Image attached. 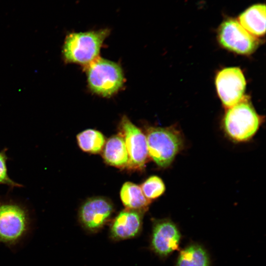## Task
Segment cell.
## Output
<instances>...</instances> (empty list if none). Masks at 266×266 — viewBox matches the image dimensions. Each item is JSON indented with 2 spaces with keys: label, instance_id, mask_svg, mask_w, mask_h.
Here are the masks:
<instances>
[{
  "label": "cell",
  "instance_id": "obj_1",
  "mask_svg": "<svg viewBox=\"0 0 266 266\" xmlns=\"http://www.w3.org/2000/svg\"><path fill=\"white\" fill-rule=\"evenodd\" d=\"M109 33V29H104L68 34L62 50L65 62L88 66L98 58L101 46Z\"/></svg>",
  "mask_w": 266,
  "mask_h": 266
},
{
  "label": "cell",
  "instance_id": "obj_2",
  "mask_svg": "<svg viewBox=\"0 0 266 266\" xmlns=\"http://www.w3.org/2000/svg\"><path fill=\"white\" fill-rule=\"evenodd\" d=\"M262 119L246 98L228 108L223 120L227 135L233 141L245 142L251 139L258 131Z\"/></svg>",
  "mask_w": 266,
  "mask_h": 266
},
{
  "label": "cell",
  "instance_id": "obj_3",
  "mask_svg": "<svg viewBox=\"0 0 266 266\" xmlns=\"http://www.w3.org/2000/svg\"><path fill=\"white\" fill-rule=\"evenodd\" d=\"M145 135L148 156L161 167L170 166L183 147L182 134L172 127H151L147 129Z\"/></svg>",
  "mask_w": 266,
  "mask_h": 266
},
{
  "label": "cell",
  "instance_id": "obj_4",
  "mask_svg": "<svg viewBox=\"0 0 266 266\" xmlns=\"http://www.w3.org/2000/svg\"><path fill=\"white\" fill-rule=\"evenodd\" d=\"M87 66L88 84L93 92L104 97L110 96L123 85V71L116 63L98 57Z\"/></svg>",
  "mask_w": 266,
  "mask_h": 266
},
{
  "label": "cell",
  "instance_id": "obj_5",
  "mask_svg": "<svg viewBox=\"0 0 266 266\" xmlns=\"http://www.w3.org/2000/svg\"><path fill=\"white\" fill-rule=\"evenodd\" d=\"M30 222L27 211L15 204L0 205V243L13 247L28 233Z\"/></svg>",
  "mask_w": 266,
  "mask_h": 266
},
{
  "label": "cell",
  "instance_id": "obj_6",
  "mask_svg": "<svg viewBox=\"0 0 266 266\" xmlns=\"http://www.w3.org/2000/svg\"><path fill=\"white\" fill-rule=\"evenodd\" d=\"M218 39L226 49L242 55L252 53L258 45V39L233 19H227L220 25Z\"/></svg>",
  "mask_w": 266,
  "mask_h": 266
},
{
  "label": "cell",
  "instance_id": "obj_7",
  "mask_svg": "<svg viewBox=\"0 0 266 266\" xmlns=\"http://www.w3.org/2000/svg\"><path fill=\"white\" fill-rule=\"evenodd\" d=\"M121 133L125 140L129 155L127 167L131 169H141L145 166L148 156L145 134L124 116L121 123Z\"/></svg>",
  "mask_w": 266,
  "mask_h": 266
},
{
  "label": "cell",
  "instance_id": "obj_8",
  "mask_svg": "<svg viewBox=\"0 0 266 266\" xmlns=\"http://www.w3.org/2000/svg\"><path fill=\"white\" fill-rule=\"evenodd\" d=\"M215 85L222 103L229 108L242 99L246 83L239 68L230 67L218 72L215 78Z\"/></svg>",
  "mask_w": 266,
  "mask_h": 266
},
{
  "label": "cell",
  "instance_id": "obj_9",
  "mask_svg": "<svg viewBox=\"0 0 266 266\" xmlns=\"http://www.w3.org/2000/svg\"><path fill=\"white\" fill-rule=\"evenodd\" d=\"M181 238L178 228L172 221L156 220L153 225L150 247L159 257L166 258L178 249Z\"/></svg>",
  "mask_w": 266,
  "mask_h": 266
},
{
  "label": "cell",
  "instance_id": "obj_10",
  "mask_svg": "<svg viewBox=\"0 0 266 266\" xmlns=\"http://www.w3.org/2000/svg\"><path fill=\"white\" fill-rule=\"evenodd\" d=\"M113 211V205L108 200L100 197L92 198L81 206L79 220L85 229L95 232L104 226Z\"/></svg>",
  "mask_w": 266,
  "mask_h": 266
},
{
  "label": "cell",
  "instance_id": "obj_11",
  "mask_svg": "<svg viewBox=\"0 0 266 266\" xmlns=\"http://www.w3.org/2000/svg\"><path fill=\"white\" fill-rule=\"evenodd\" d=\"M142 212L126 208L113 220L110 228L112 239L122 240L136 236L142 227Z\"/></svg>",
  "mask_w": 266,
  "mask_h": 266
},
{
  "label": "cell",
  "instance_id": "obj_12",
  "mask_svg": "<svg viewBox=\"0 0 266 266\" xmlns=\"http://www.w3.org/2000/svg\"><path fill=\"white\" fill-rule=\"evenodd\" d=\"M102 156L107 164L120 168L127 167L129 155L121 133L113 135L105 142Z\"/></svg>",
  "mask_w": 266,
  "mask_h": 266
},
{
  "label": "cell",
  "instance_id": "obj_13",
  "mask_svg": "<svg viewBox=\"0 0 266 266\" xmlns=\"http://www.w3.org/2000/svg\"><path fill=\"white\" fill-rule=\"evenodd\" d=\"M239 23L250 34L261 36L266 32V5H254L239 16Z\"/></svg>",
  "mask_w": 266,
  "mask_h": 266
},
{
  "label": "cell",
  "instance_id": "obj_14",
  "mask_svg": "<svg viewBox=\"0 0 266 266\" xmlns=\"http://www.w3.org/2000/svg\"><path fill=\"white\" fill-rule=\"evenodd\" d=\"M120 198L127 209L141 212L145 211L151 202L145 197L139 186L131 182L123 185Z\"/></svg>",
  "mask_w": 266,
  "mask_h": 266
},
{
  "label": "cell",
  "instance_id": "obj_15",
  "mask_svg": "<svg viewBox=\"0 0 266 266\" xmlns=\"http://www.w3.org/2000/svg\"><path fill=\"white\" fill-rule=\"evenodd\" d=\"M208 254L201 245L192 243L180 251L175 266H209Z\"/></svg>",
  "mask_w": 266,
  "mask_h": 266
},
{
  "label": "cell",
  "instance_id": "obj_16",
  "mask_svg": "<svg viewBox=\"0 0 266 266\" xmlns=\"http://www.w3.org/2000/svg\"><path fill=\"white\" fill-rule=\"evenodd\" d=\"M78 144L84 152L96 154L102 151L105 143L103 134L95 130L87 129L77 135Z\"/></svg>",
  "mask_w": 266,
  "mask_h": 266
},
{
  "label": "cell",
  "instance_id": "obj_17",
  "mask_svg": "<svg viewBox=\"0 0 266 266\" xmlns=\"http://www.w3.org/2000/svg\"><path fill=\"white\" fill-rule=\"evenodd\" d=\"M140 187L145 197L151 201L162 195L166 189L162 179L156 175L148 178Z\"/></svg>",
  "mask_w": 266,
  "mask_h": 266
},
{
  "label": "cell",
  "instance_id": "obj_18",
  "mask_svg": "<svg viewBox=\"0 0 266 266\" xmlns=\"http://www.w3.org/2000/svg\"><path fill=\"white\" fill-rule=\"evenodd\" d=\"M6 161V157L4 153L0 152V184H6L12 187L21 186L8 177Z\"/></svg>",
  "mask_w": 266,
  "mask_h": 266
}]
</instances>
